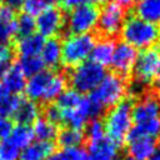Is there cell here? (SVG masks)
Returning <instances> with one entry per match:
<instances>
[{
  "label": "cell",
  "instance_id": "obj_16",
  "mask_svg": "<svg viewBox=\"0 0 160 160\" xmlns=\"http://www.w3.org/2000/svg\"><path fill=\"white\" fill-rule=\"evenodd\" d=\"M40 105L29 100V99H21L19 100V104L12 114V118L18 122V125H26L34 124L35 120L40 118Z\"/></svg>",
  "mask_w": 160,
  "mask_h": 160
},
{
  "label": "cell",
  "instance_id": "obj_41",
  "mask_svg": "<svg viewBox=\"0 0 160 160\" xmlns=\"http://www.w3.org/2000/svg\"><path fill=\"white\" fill-rule=\"evenodd\" d=\"M152 84L155 85V88H158V89L160 90V68H159V71H158V74H156L155 80H154V82H152Z\"/></svg>",
  "mask_w": 160,
  "mask_h": 160
},
{
  "label": "cell",
  "instance_id": "obj_45",
  "mask_svg": "<svg viewBox=\"0 0 160 160\" xmlns=\"http://www.w3.org/2000/svg\"><path fill=\"white\" fill-rule=\"evenodd\" d=\"M158 96H159V102H160V94H158Z\"/></svg>",
  "mask_w": 160,
  "mask_h": 160
},
{
  "label": "cell",
  "instance_id": "obj_18",
  "mask_svg": "<svg viewBox=\"0 0 160 160\" xmlns=\"http://www.w3.org/2000/svg\"><path fill=\"white\" fill-rule=\"evenodd\" d=\"M40 58L44 66L55 70L61 64V41L58 38H50L44 41Z\"/></svg>",
  "mask_w": 160,
  "mask_h": 160
},
{
  "label": "cell",
  "instance_id": "obj_10",
  "mask_svg": "<svg viewBox=\"0 0 160 160\" xmlns=\"http://www.w3.org/2000/svg\"><path fill=\"white\" fill-rule=\"evenodd\" d=\"M160 120L159 96L154 91H144L132 104V124L142 125Z\"/></svg>",
  "mask_w": 160,
  "mask_h": 160
},
{
  "label": "cell",
  "instance_id": "obj_26",
  "mask_svg": "<svg viewBox=\"0 0 160 160\" xmlns=\"http://www.w3.org/2000/svg\"><path fill=\"white\" fill-rule=\"evenodd\" d=\"M18 66L21 69L25 76H32L35 74H39L44 70V62L40 58V55H31V56H19Z\"/></svg>",
  "mask_w": 160,
  "mask_h": 160
},
{
  "label": "cell",
  "instance_id": "obj_9",
  "mask_svg": "<svg viewBox=\"0 0 160 160\" xmlns=\"http://www.w3.org/2000/svg\"><path fill=\"white\" fill-rule=\"evenodd\" d=\"M126 19V11L121 6L111 2H106L99 10L98 25L96 29L99 30L102 38L112 39L118 34H120L121 26Z\"/></svg>",
  "mask_w": 160,
  "mask_h": 160
},
{
  "label": "cell",
  "instance_id": "obj_43",
  "mask_svg": "<svg viewBox=\"0 0 160 160\" xmlns=\"http://www.w3.org/2000/svg\"><path fill=\"white\" fill-rule=\"evenodd\" d=\"M156 52H158V55H159V58H160V42L158 44V50H156Z\"/></svg>",
  "mask_w": 160,
  "mask_h": 160
},
{
  "label": "cell",
  "instance_id": "obj_25",
  "mask_svg": "<svg viewBox=\"0 0 160 160\" xmlns=\"http://www.w3.org/2000/svg\"><path fill=\"white\" fill-rule=\"evenodd\" d=\"M8 139L21 151L22 149H25L34 139L32 135V130L30 126L26 125H16L12 128L10 135L8 136Z\"/></svg>",
  "mask_w": 160,
  "mask_h": 160
},
{
  "label": "cell",
  "instance_id": "obj_2",
  "mask_svg": "<svg viewBox=\"0 0 160 160\" xmlns=\"http://www.w3.org/2000/svg\"><path fill=\"white\" fill-rule=\"evenodd\" d=\"M120 36L124 42L136 50H148L160 42V26L145 21L136 15L126 16Z\"/></svg>",
  "mask_w": 160,
  "mask_h": 160
},
{
  "label": "cell",
  "instance_id": "obj_30",
  "mask_svg": "<svg viewBox=\"0 0 160 160\" xmlns=\"http://www.w3.org/2000/svg\"><path fill=\"white\" fill-rule=\"evenodd\" d=\"M85 139L89 142H94L98 140H101L102 138H105V130H104V125L102 121L99 118L91 119L86 125H85V131H84Z\"/></svg>",
  "mask_w": 160,
  "mask_h": 160
},
{
  "label": "cell",
  "instance_id": "obj_24",
  "mask_svg": "<svg viewBox=\"0 0 160 160\" xmlns=\"http://www.w3.org/2000/svg\"><path fill=\"white\" fill-rule=\"evenodd\" d=\"M56 140L61 148H80L85 140L84 130L64 128L62 130H59Z\"/></svg>",
  "mask_w": 160,
  "mask_h": 160
},
{
  "label": "cell",
  "instance_id": "obj_23",
  "mask_svg": "<svg viewBox=\"0 0 160 160\" xmlns=\"http://www.w3.org/2000/svg\"><path fill=\"white\" fill-rule=\"evenodd\" d=\"M32 135L38 139V141H45V142H52V140L56 139L59 128L46 120L45 118H39L32 124Z\"/></svg>",
  "mask_w": 160,
  "mask_h": 160
},
{
  "label": "cell",
  "instance_id": "obj_19",
  "mask_svg": "<svg viewBox=\"0 0 160 160\" xmlns=\"http://www.w3.org/2000/svg\"><path fill=\"white\" fill-rule=\"evenodd\" d=\"M15 11L6 5H0V44H9L16 36Z\"/></svg>",
  "mask_w": 160,
  "mask_h": 160
},
{
  "label": "cell",
  "instance_id": "obj_46",
  "mask_svg": "<svg viewBox=\"0 0 160 160\" xmlns=\"http://www.w3.org/2000/svg\"><path fill=\"white\" fill-rule=\"evenodd\" d=\"M1 2H2V0H0V5H1Z\"/></svg>",
  "mask_w": 160,
  "mask_h": 160
},
{
  "label": "cell",
  "instance_id": "obj_34",
  "mask_svg": "<svg viewBox=\"0 0 160 160\" xmlns=\"http://www.w3.org/2000/svg\"><path fill=\"white\" fill-rule=\"evenodd\" d=\"M14 49L9 44H0V78L12 65Z\"/></svg>",
  "mask_w": 160,
  "mask_h": 160
},
{
  "label": "cell",
  "instance_id": "obj_28",
  "mask_svg": "<svg viewBox=\"0 0 160 160\" xmlns=\"http://www.w3.org/2000/svg\"><path fill=\"white\" fill-rule=\"evenodd\" d=\"M20 98L16 95L9 94L5 89L0 86V115L1 116H12Z\"/></svg>",
  "mask_w": 160,
  "mask_h": 160
},
{
  "label": "cell",
  "instance_id": "obj_31",
  "mask_svg": "<svg viewBox=\"0 0 160 160\" xmlns=\"http://www.w3.org/2000/svg\"><path fill=\"white\" fill-rule=\"evenodd\" d=\"M15 26H16V35H19V38L29 36L31 34H35L36 31L34 16L28 15L25 12H22L19 18H16Z\"/></svg>",
  "mask_w": 160,
  "mask_h": 160
},
{
  "label": "cell",
  "instance_id": "obj_44",
  "mask_svg": "<svg viewBox=\"0 0 160 160\" xmlns=\"http://www.w3.org/2000/svg\"><path fill=\"white\" fill-rule=\"evenodd\" d=\"M121 160H135V159H132V158H130V156H126V158H122Z\"/></svg>",
  "mask_w": 160,
  "mask_h": 160
},
{
  "label": "cell",
  "instance_id": "obj_1",
  "mask_svg": "<svg viewBox=\"0 0 160 160\" xmlns=\"http://www.w3.org/2000/svg\"><path fill=\"white\" fill-rule=\"evenodd\" d=\"M66 76L56 70H42L26 80L25 94L29 100L36 104H52L66 89Z\"/></svg>",
  "mask_w": 160,
  "mask_h": 160
},
{
  "label": "cell",
  "instance_id": "obj_32",
  "mask_svg": "<svg viewBox=\"0 0 160 160\" xmlns=\"http://www.w3.org/2000/svg\"><path fill=\"white\" fill-rule=\"evenodd\" d=\"M52 2H54V0H25L21 9L28 15L38 16L45 9L52 6Z\"/></svg>",
  "mask_w": 160,
  "mask_h": 160
},
{
  "label": "cell",
  "instance_id": "obj_35",
  "mask_svg": "<svg viewBox=\"0 0 160 160\" xmlns=\"http://www.w3.org/2000/svg\"><path fill=\"white\" fill-rule=\"evenodd\" d=\"M44 114H45V119L49 120L50 122H52L54 125L59 126L60 124H62L61 122V111L55 104H49L45 108Z\"/></svg>",
  "mask_w": 160,
  "mask_h": 160
},
{
  "label": "cell",
  "instance_id": "obj_47",
  "mask_svg": "<svg viewBox=\"0 0 160 160\" xmlns=\"http://www.w3.org/2000/svg\"><path fill=\"white\" fill-rule=\"evenodd\" d=\"M0 160H2V159H0Z\"/></svg>",
  "mask_w": 160,
  "mask_h": 160
},
{
  "label": "cell",
  "instance_id": "obj_8",
  "mask_svg": "<svg viewBox=\"0 0 160 160\" xmlns=\"http://www.w3.org/2000/svg\"><path fill=\"white\" fill-rule=\"evenodd\" d=\"M99 9L89 2L71 10L65 18V28L70 34H91L96 29Z\"/></svg>",
  "mask_w": 160,
  "mask_h": 160
},
{
  "label": "cell",
  "instance_id": "obj_13",
  "mask_svg": "<svg viewBox=\"0 0 160 160\" xmlns=\"http://www.w3.org/2000/svg\"><path fill=\"white\" fill-rule=\"evenodd\" d=\"M119 154V145L108 136L101 140L89 142L86 160H115Z\"/></svg>",
  "mask_w": 160,
  "mask_h": 160
},
{
  "label": "cell",
  "instance_id": "obj_42",
  "mask_svg": "<svg viewBox=\"0 0 160 160\" xmlns=\"http://www.w3.org/2000/svg\"><path fill=\"white\" fill-rule=\"evenodd\" d=\"M108 2V0H89V4H92V5H104V4H106Z\"/></svg>",
  "mask_w": 160,
  "mask_h": 160
},
{
  "label": "cell",
  "instance_id": "obj_12",
  "mask_svg": "<svg viewBox=\"0 0 160 160\" xmlns=\"http://www.w3.org/2000/svg\"><path fill=\"white\" fill-rule=\"evenodd\" d=\"M136 59H138V50L124 41H119L118 44H115L110 65L115 74L126 79L132 72Z\"/></svg>",
  "mask_w": 160,
  "mask_h": 160
},
{
  "label": "cell",
  "instance_id": "obj_6",
  "mask_svg": "<svg viewBox=\"0 0 160 160\" xmlns=\"http://www.w3.org/2000/svg\"><path fill=\"white\" fill-rule=\"evenodd\" d=\"M105 69L91 60H86L82 64L70 69L66 76L71 85V89L80 94L91 92L104 79Z\"/></svg>",
  "mask_w": 160,
  "mask_h": 160
},
{
  "label": "cell",
  "instance_id": "obj_38",
  "mask_svg": "<svg viewBox=\"0 0 160 160\" xmlns=\"http://www.w3.org/2000/svg\"><path fill=\"white\" fill-rule=\"evenodd\" d=\"M5 4L4 5H6L8 8H10L11 10H19V9H21L22 8V5H24V1L25 0H2Z\"/></svg>",
  "mask_w": 160,
  "mask_h": 160
},
{
  "label": "cell",
  "instance_id": "obj_36",
  "mask_svg": "<svg viewBox=\"0 0 160 160\" xmlns=\"http://www.w3.org/2000/svg\"><path fill=\"white\" fill-rule=\"evenodd\" d=\"M12 128H14V125H12L11 119L0 115V141L6 139L10 135Z\"/></svg>",
  "mask_w": 160,
  "mask_h": 160
},
{
  "label": "cell",
  "instance_id": "obj_3",
  "mask_svg": "<svg viewBox=\"0 0 160 160\" xmlns=\"http://www.w3.org/2000/svg\"><path fill=\"white\" fill-rule=\"evenodd\" d=\"M132 104L131 98H125L105 114L102 125L105 135L115 144L124 142L132 128Z\"/></svg>",
  "mask_w": 160,
  "mask_h": 160
},
{
  "label": "cell",
  "instance_id": "obj_40",
  "mask_svg": "<svg viewBox=\"0 0 160 160\" xmlns=\"http://www.w3.org/2000/svg\"><path fill=\"white\" fill-rule=\"evenodd\" d=\"M149 160H160V144L156 145V148H155V150H154V152Z\"/></svg>",
  "mask_w": 160,
  "mask_h": 160
},
{
  "label": "cell",
  "instance_id": "obj_29",
  "mask_svg": "<svg viewBox=\"0 0 160 160\" xmlns=\"http://www.w3.org/2000/svg\"><path fill=\"white\" fill-rule=\"evenodd\" d=\"M48 160H86V152L81 148H61L54 151Z\"/></svg>",
  "mask_w": 160,
  "mask_h": 160
},
{
  "label": "cell",
  "instance_id": "obj_14",
  "mask_svg": "<svg viewBox=\"0 0 160 160\" xmlns=\"http://www.w3.org/2000/svg\"><path fill=\"white\" fill-rule=\"evenodd\" d=\"M125 141L129 156L135 160H149L156 148L155 140L145 136H128Z\"/></svg>",
  "mask_w": 160,
  "mask_h": 160
},
{
  "label": "cell",
  "instance_id": "obj_37",
  "mask_svg": "<svg viewBox=\"0 0 160 160\" xmlns=\"http://www.w3.org/2000/svg\"><path fill=\"white\" fill-rule=\"evenodd\" d=\"M56 2H58V5H59L58 8H59L62 12H64V11L70 12L71 10L79 8L80 5L85 4L86 1H85V0H56Z\"/></svg>",
  "mask_w": 160,
  "mask_h": 160
},
{
  "label": "cell",
  "instance_id": "obj_5",
  "mask_svg": "<svg viewBox=\"0 0 160 160\" xmlns=\"http://www.w3.org/2000/svg\"><path fill=\"white\" fill-rule=\"evenodd\" d=\"M95 44L92 34H70L61 41V62L66 68H75L90 58Z\"/></svg>",
  "mask_w": 160,
  "mask_h": 160
},
{
  "label": "cell",
  "instance_id": "obj_22",
  "mask_svg": "<svg viewBox=\"0 0 160 160\" xmlns=\"http://www.w3.org/2000/svg\"><path fill=\"white\" fill-rule=\"evenodd\" d=\"M44 41H45L44 38L35 32V34H31L29 36L19 38V40L15 44V50L18 51L19 56L40 55Z\"/></svg>",
  "mask_w": 160,
  "mask_h": 160
},
{
  "label": "cell",
  "instance_id": "obj_21",
  "mask_svg": "<svg viewBox=\"0 0 160 160\" xmlns=\"http://www.w3.org/2000/svg\"><path fill=\"white\" fill-rule=\"evenodd\" d=\"M52 152H54L52 142L36 140V141H31L25 149L21 150L19 160H48Z\"/></svg>",
  "mask_w": 160,
  "mask_h": 160
},
{
  "label": "cell",
  "instance_id": "obj_11",
  "mask_svg": "<svg viewBox=\"0 0 160 160\" xmlns=\"http://www.w3.org/2000/svg\"><path fill=\"white\" fill-rule=\"evenodd\" d=\"M35 26L42 38H56L65 28V15L59 8L50 6L36 16Z\"/></svg>",
  "mask_w": 160,
  "mask_h": 160
},
{
  "label": "cell",
  "instance_id": "obj_39",
  "mask_svg": "<svg viewBox=\"0 0 160 160\" xmlns=\"http://www.w3.org/2000/svg\"><path fill=\"white\" fill-rule=\"evenodd\" d=\"M112 2L119 5V6H121L122 9H129V8L135 5L136 0H112Z\"/></svg>",
  "mask_w": 160,
  "mask_h": 160
},
{
  "label": "cell",
  "instance_id": "obj_27",
  "mask_svg": "<svg viewBox=\"0 0 160 160\" xmlns=\"http://www.w3.org/2000/svg\"><path fill=\"white\" fill-rule=\"evenodd\" d=\"M82 98H84V95L75 91L74 89H65L60 94V96L55 100L56 101L55 105L61 110H69V109L78 106L81 102Z\"/></svg>",
  "mask_w": 160,
  "mask_h": 160
},
{
  "label": "cell",
  "instance_id": "obj_17",
  "mask_svg": "<svg viewBox=\"0 0 160 160\" xmlns=\"http://www.w3.org/2000/svg\"><path fill=\"white\" fill-rule=\"evenodd\" d=\"M114 49H115V42L112 39L100 38V39L95 40L94 48L90 54L91 61H94L95 64H98L102 68L110 65L112 54H114Z\"/></svg>",
  "mask_w": 160,
  "mask_h": 160
},
{
  "label": "cell",
  "instance_id": "obj_7",
  "mask_svg": "<svg viewBox=\"0 0 160 160\" xmlns=\"http://www.w3.org/2000/svg\"><path fill=\"white\" fill-rule=\"evenodd\" d=\"M160 68V58L154 49L142 50L138 54L132 74H134V86L132 92L141 91L146 86L151 85Z\"/></svg>",
  "mask_w": 160,
  "mask_h": 160
},
{
  "label": "cell",
  "instance_id": "obj_15",
  "mask_svg": "<svg viewBox=\"0 0 160 160\" xmlns=\"http://www.w3.org/2000/svg\"><path fill=\"white\" fill-rule=\"evenodd\" d=\"M0 86L5 89L11 95H19L25 89L26 76L18 66V64H12L0 78Z\"/></svg>",
  "mask_w": 160,
  "mask_h": 160
},
{
  "label": "cell",
  "instance_id": "obj_20",
  "mask_svg": "<svg viewBox=\"0 0 160 160\" xmlns=\"http://www.w3.org/2000/svg\"><path fill=\"white\" fill-rule=\"evenodd\" d=\"M134 10L138 18L160 26V0H136Z\"/></svg>",
  "mask_w": 160,
  "mask_h": 160
},
{
  "label": "cell",
  "instance_id": "obj_33",
  "mask_svg": "<svg viewBox=\"0 0 160 160\" xmlns=\"http://www.w3.org/2000/svg\"><path fill=\"white\" fill-rule=\"evenodd\" d=\"M20 150L6 138L0 141V159L2 160H19Z\"/></svg>",
  "mask_w": 160,
  "mask_h": 160
},
{
  "label": "cell",
  "instance_id": "obj_4",
  "mask_svg": "<svg viewBox=\"0 0 160 160\" xmlns=\"http://www.w3.org/2000/svg\"><path fill=\"white\" fill-rule=\"evenodd\" d=\"M128 82L125 78L119 76L115 72L105 74L100 84L90 92V100L101 110L110 109L126 98Z\"/></svg>",
  "mask_w": 160,
  "mask_h": 160
}]
</instances>
